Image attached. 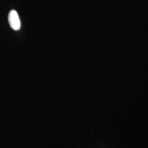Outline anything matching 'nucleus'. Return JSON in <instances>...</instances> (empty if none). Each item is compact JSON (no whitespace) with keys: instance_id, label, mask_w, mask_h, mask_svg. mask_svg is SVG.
<instances>
[{"instance_id":"1","label":"nucleus","mask_w":148,"mask_h":148,"mask_svg":"<svg viewBox=\"0 0 148 148\" xmlns=\"http://www.w3.org/2000/svg\"><path fill=\"white\" fill-rule=\"evenodd\" d=\"M8 22L10 27L14 30H19L21 27V22L18 13L15 10H11L8 14Z\"/></svg>"}]
</instances>
